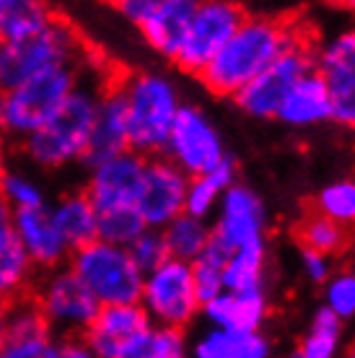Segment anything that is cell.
<instances>
[{"instance_id":"1","label":"cell","mask_w":355,"mask_h":358,"mask_svg":"<svg viewBox=\"0 0 355 358\" xmlns=\"http://www.w3.org/2000/svg\"><path fill=\"white\" fill-rule=\"evenodd\" d=\"M298 39H303V31L294 29L288 21L244 16L239 29L226 39V45L213 55V60L205 65L197 78L213 96L231 99L244 83L252 81Z\"/></svg>"},{"instance_id":"2","label":"cell","mask_w":355,"mask_h":358,"mask_svg":"<svg viewBox=\"0 0 355 358\" xmlns=\"http://www.w3.org/2000/svg\"><path fill=\"white\" fill-rule=\"evenodd\" d=\"M99 91L80 81L57 112L42 127L27 135L24 153L36 169L60 171L86 159L91 127L96 117Z\"/></svg>"},{"instance_id":"3","label":"cell","mask_w":355,"mask_h":358,"mask_svg":"<svg viewBox=\"0 0 355 358\" xmlns=\"http://www.w3.org/2000/svg\"><path fill=\"white\" fill-rule=\"evenodd\" d=\"M127 109V141L143 156L164 153L171 122L182 107L177 81L159 71L133 73L119 83Z\"/></svg>"},{"instance_id":"4","label":"cell","mask_w":355,"mask_h":358,"mask_svg":"<svg viewBox=\"0 0 355 358\" xmlns=\"http://www.w3.org/2000/svg\"><path fill=\"white\" fill-rule=\"evenodd\" d=\"M80 83L78 63L57 65L42 71L0 91V125L3 133L24 141L36 127H42L57 109L65 104L73 89Z\"/></svg>"},{"instance_id":"5","label":"cell","mask_w":355,"mask_h":358,"mask_svg":"<svg viewBox=\"0 0 355 358\" xmlns=\"http://www.w3.org/2000/svg\"><path fill=\"white\" fill-rule=\"evenodd\" d=\"M68 268L83 280V286L104 304H130L140 299L143 270L135 265L124 244L94 239L75 247L68 257Z\"/></svg>"},{"instance_id":"6","label":"cell","mask_w":355,"mask_h":358,"mask_svg":"<svg viewBox=\"0 0 355 358\" xmlns=\"http://www.w3.org/2000/svg\"><path fill=\"white\" fill-rule=\"evenodd\" d=\"M80 60V39L71 27L50 21L18 39L0 42V91L27 81L31 76L57 65H71Z\"/></svg>"},{"instance_id":"7","label":"cell","mask_w":355,"mask_h":358,"mask_svg":"<svg viewBox=\"0 0 355 358\" xmlns=\"http://www.w3.org/2000/svg\"><path fill=\"white\" fill-rule=\"evenodd\" d=\"M138 304L145 309L153 324H171L187 330L200 317V299L195 291L192 262L166 257L153 270L143 273Z\"/></svg>"},{"instance_id":"8","label":"cell","mask_w":355,"mask_h":358,"mask_svg":"<svg viewBox=\"0 0 355 358\" xmlns=\"http://www.w3.org/2000/svg\"><path fill=\"white\" fill-rule=\"evenodd\" d=\"M309 71H314V52L309 50V39L303 36L244 83L231 96L233 104L252 120H275L283 96Z\"/></svg>"},{"instance_id":"9","label":"cell","mask_w":355,"mask_h":358,"mask_svg":"<svg viewBox=\"0 0 355 358\" xmlns=\"http://www.w3.org/2000/svg\"><path fill=\"white\" fill-rule=\"evenodd\" d=\"M153 322L138 301L99 306L86 332L80 335L91 356L145 358Z\"/></svg>"},{"instance_id":"10","label":"cell","mask_w":355,"mask_h":358,"mask_svg":"<svg viewBox=\"0 0 355 358\" xmlns=\"http://www.w3.org/2000/svg\"><path fill=\"white\" fill-rule=\"evenodd\" d=\"M244 16L247 13L236 0H200L171 63L182 73L200 76L226 39L239 29Z\"/></svg>"},{"instance_id":"11","label":"cell","mask_w":355,"mask_h":358,"mask_svg":"<svg viewBox=\"0 0 355 358\" xmlns=\"http://www.w3.org/2000/svg\"><path fill=\"white\" fill-rule=\"evenodd\" d=\"M34 304L62 338H80L101 306L68 265L47 270L36 288Z\"/></svg>"},{"instance_id":"12","label":"cell","mask_w":355,"mask_h":358,"mask_svg":"<svg viewBox=\"0 0 355 358\" xmlns=\"http://www.w3.org/2000/svg\"><path fill=\"white\" fill-rule=\"evenodd\" d=\"M226 153H229L226 141L213 120L208 117V112L197 104L182 101L171 122L164 156L171 159L189 177H195V174H205L208 169H213Z\"/></svg>"},{"instance_id":"13","label":"cell","mask_w":355,"mask_h":358,"mask_svg":"<svg viewBox=\"0 0 355 358\" xmlns=\"http://www.w3.org/2000/svg\"><path fill=\"white\" fill-rule=\"evenodd\" d=\"M143 169H145V156L133 148H124L115 156L91 164L83 192L94 203L96 213L138 208Z\"/></svg>"},{"instance_id":"14","label":"cell","mask_w":355,"mask_h":358,"mask_svg":"<svg viewBox=\"0 0 355 358\" xmlns=\"http://www.w3.org/2000/svg\"><path fill=\"white\" fill-rule=\"evenodd\" d=\"M187 182L189 174L179 169L164 153L145 156L140 195H138V213L143 224L164 229L171 218H177L184 210Z\"/></svg>"},{"instance_id":"15","label":"cell","mask_w":355,"mask_h":358,"mask_svg":"<svg viewBox=\"0 0 355 358\" xmlns=\"http://www.w3.org/2000/svg\"><path fill=\"white\" fill-rule=\"evenodd\" d=\"M213 215V234L231 250L241 247V244L265 239L267 226H270V213H267L262 195L239 179L221 195Z\"/></svg>"},{"instance_id":"16","label":"cell","mask_w":355,"mask_h":358,"mask_svg":"<svg viewBox=\"0 0 355 358\" xmlns=\"http://www.w3.org/2000/svg\"><path fill=\"white\" fill-rule=\"evenodd\" d=\"M62 335L52 330L34 301L8 304L3 358H62Z\"/></svg>"},{"instance_id":"17","label":"cell","mask_w":355,"mask_h":358,"mask_svg":"<svg viewBox=\"0 0 355 358\" xmlns=\"http://www.w3.org/2000/svg\"><path fill=\"white\" fill-rule=\"evenodd\" d=\"M13 234L27 252V257L31 260L34 270H52L68 265L73 250L68 239L62 236L50 206L13 210Z\"/></svg>"},{"instance_id":"18","label":"cell","mask_w":355,"mask_h":358,"mask_svg":"<svg viewBox=\"0 0 355 358\" xmlns=\"http://www.w3.org/2000/svg\"><path fill=\"white\" fill-rule=\"evenodd\" d=\"M197 6L200 0H148V8L135 29L153 52L174 60Z\"/></svg>"},{"instance_id":"19","label":"cell","mask_w":355,"mask_h":358,"mask_svg":"<svg viewBox=\"0 0 355 358\" xmlns=\"http://www.w3.org/2000/svg\"><path fill=\"white\" fill-rule=\"evenodd\" d=\"M200 314L205 317V322L215 327L262 330L270 320V299L265 286L241 288V291L223 288L221 294L200 306Z\"/></svg>"},{"instance_id":"20","label":"cell","mask_w":355,"mask_h":358,"mask_svg":"<svg viewBox=\"0 0 355 358\" xmlns=\"http://www.w3.org/2000/svg\"><path fill=\"white\" fill-rule=\"evenodd\" d=\"M277 122L294 127V130H306V127L324 125L332 120V107H329V89L327 81L317 68L301 76L291 86V91L283 96L275 115Z\"/></svg>"},{"instance_id":"21","label":"cell","mask_w":355,"mask_h":358,"mask_svg":"<svg viewBox=\"0 0 355 358\" xmlns=\"http://www.w3.org/2000/svg\"><path fill=\"white\" fill-rule=\"evenodd\" d=\"M130 148L127 141V109H124V96L119 86H109V89L99 91L96 117H94V127H91V141L86 148V159L83 164H96L107 156Z\"/></svg>"},{"instance_id":"22","label":"cell","mask_w":355,"mask_h":358,"mask_svg":"<svg viewBox=\"0 0 355 358\" xmlns=\"http://www.w3.org/2000/svg\"><path fill=\"white\" fill-rule=\"evenodd\" d=\"M189 353L197 358H267L273 353V343L262 330H233L215 327L197 335Z\"/></svg>"},{"instance_id":"23","label":"cell","mask_w":355,"mask_h":358,"mask_svg":"<svg viewBox=\"0 0 355 358\" xmlns=\"http://www.w3.org/2000/svg\"><path fill=\"white\" fill-rule=\"evenodd\" d=\"M236 179H239L236 159L226 153L213 169L189 177L184 195V210L192 215H200V218H210L215 213V208H218L221 195L231 187Z\"/></svg>"},{"instance_id":"24","label":"cell","mask_w":355,"mask_h":358,"mask_svg":"<svg viewBox=\"0 0 355 358\" xmlns=\"http://www.w3.org/2000/svg\"><path fill=\"white\" fill-rule=\"evenodd\" d=\"M50 208L71 250L99 239V213L83 189L65 192L55 203H50Z\"/></svg>"},{"instance_id":"25","label":"cell","mask_w":355,"mask_h":358,"mask_svg":"<svg viewBox=\"0 0 355 358\" xmlns=\"http://www.w3.org/2000/svg\"><path fill=\"white\" fill-rule=\"evenodd\" d=\"M267 278V244L265 239L233 247L229 260L223 265V288L241 291V288L265 286Z\"/></svg>"},{"instance_id":"26","label":"cell","mask_w":355,"mask_h":358,"mask_svg":"<svg viewBox=\"0 0 355 358\" xmlns=\"http://www.w3.org/2000/svg\"><path fill=\"white\" fill-rule=\"evenodd\" d=\"M164 231V239H166V250H169V257H177V260L184 262H195L200 255H203L205 244L213 234V226L208 224V218H200V215H192L182 210L177 218H171L169 224L161 229Z\"/></svg>"},{"instance_id":"27","label":"cell","mask_w":355,"mask_h":358,"mask_svg":"<svg viewBox=\"0 0 355 358\" xmlns=\"http://www.w3.org/2000/svg\"><path fill=\"white\" fill-rule=\"evenodd\" d=\"M342 332L345 322L338 314L321 304L311 314L309 330L303 332L296 356L298 358H335L342 350Z\"/></svg>"},{"instance_id":"28","label":"cell","mask_w":355,"mask_h":358,"mask_svg":"<svg viewBox=\"0 0 355 358\" xmlns=\"http://www.w3.org/2000/svg\"><path fill=\"white\" fill-rule=\"evenodd\" d=\"M47 0H0V39H18L52 21Z\"/></svg>"},{"instance_id":"29","label":"cell","mask_w":355,"mask_h":358,"mask_svg":"<svg viewBox=\"0 0 355 358\" xmlns=\"http://www.w3.org/2000/svg\"><path fill=\"white\" fill-rule=\"evenodd\" d=\"M34 265L27 257L24 247L18 244L16 234H8L0 239V299L3 301H13L27 291L29 280H31Z\"/></svg>"},{"instance_id":"30","label":"cell","mask_w":355,"mask_h":358,"mask_svg":"<svg viewBox=\"0 0 355 358\" xmlns=\"http://www.w3.org/2000/svg\"><path fill=\"white\" fill-rule=\"evenodd\" d=\"M296 236H298L301 247L324 252V255H338V252L345 250V244H347L345 226H340L338 221L327 218V215L319 213V210L303 215L301 221H298Z\"/></svg>"},{"instance_id":"31","label":"cell","mask_w":355,"mask_h":358,"mask_svg":"<svg viewBox=\"0 0 355 358\" xmlns=\"http://www.w3.org/2000/svg\"><path fill=\"white\" fill-rule=\"evenodd\" d=\"M314 210L338 221L340 226H355V179L342 177L329 182L314 197Z\"/></svg>"},{"instance_id":"32","label":"cell","mask_w":355,"mask_h":358,"mask_svg":"<svg viewBox=\"0 0 355 358\" xmlns=\"http://www.w3.org/2000/svg\"><path fill=\"white\" fill-rule=\"evenodd\" d=\"M0 195L6 197L13 210H29V208L50 206L45 185L24 169H8L0 182Z\"/></svg>"},{"instance_id":"33","label":"cell","mask_w":355,"mask_h":358,"mask_svg":"<svg viewBox=\"0 0 355 358\" xmlns=\"http://www.w3.org/2000/svg\"><path fill=\"white\" fill-rule=\"evenodd\" d=\"M324 81H327L329 107H332L329 122L355 130V71L324 73Z\"/></svg>"},{"instance_id":"34","label":"cell","mask_w":355,"mask_h":358,"mask_svg":"<svg viewBox=\"0 0 355 358\" xmlns=\"http://www.w3.org/2000/svg\"><path fill=\"white\" fill-rule=\"evenodd\" d=\"M314 68L324 73L355 71V29H345L324 42L319 55L314 57Z\"/></svg>"},{"instance_id":"35","label":"cell","mask_w":355,"mask_h":358,"mask_svg":"<svg viewBox=\"0 0 355 358\" xmlns=\"http://www.w3.org/2000/svg\"><path fill=\"white\" fill-rule=\"evenodd\" d=\"M143 229H145V224H143L138 208H119V210L99 213V239L127 247Z\"/></svg>"},{"instance_id":"36","label":"cell","mask_w":355,"mask_h":358,"mask_svg":"<svg viewBox=\"0 0 355 358\" xmlns=\"http://www.w3.org/2000/svg\"><path fill=\"white\" fill-rule=\"evenodd\" d=\"M321 286H324V306L338 314L342 322L355 320V270H338Z\"/></svg>"},{"instance_id":"37","label":"cell","mask_w":355,"mask_h":358,"mask_svg":"<svg viewBox=\"0 0 355 358\" xmlns=\"http://www.w3.org/2000/svg\"><path fill=\"white\" fill-rule=\"evenodd\" d=\"M127 250H130L135 265H138L143 273L153 270L156 265H161V262L169 257L164 231H161V229H153V226H145L133 242L127 244Z\"/></svg>"},{"instance_id":"38","label":"cell","mask_w":355,"mask_h":358,"mask_svg":"<svg viewBox=\"0 0 355 358\" xmlns=\"http://www.w3.org/2000/svg\"><path fill=\"white\" fill-rule=\"evenodd\" d=\"M189 353V343L182 327L171 324H153L145 358H182Z\"/></svg>"},{"instance_id":"39","label":"cell","mask_w":355,"mask_h":358,"mask_svg":"<svg viewBox=\"0 0 355 358\" xmlns=\"http://www.w3.org/2000/svg\"><path fill=\"white\" fill-rule=\"evenodd\" d=\"M298 262H301V273H303V278H306L309 283H317V286H321V283L332 275V255H324V252L301 247Z\"/></svg>"},{"instance_id":"40","label":"cell","mask_w":355,"mask_h":358,"mask_svg":"<svg viewBox=\"0 0 355 358\" xmlns=\"http://www.w3.org/2000/svg\"><path fill=\"white\" fill-rule=\"evenodd\" d=\"M13 234V208L6 203V197L0 195V239Z\"/></svg>"},{"instance_id":"41","label":"cell","mask_w":355,"mask_h":358,"mask_svg":"<svg viewBox=\"0 0 355 358\" xmlns=\"http://www.w3.org/2000/svg\"><path fill=\"white\" fill-rule=\"evenodd\" d=\"M6 317H8V301L0 299V356H3V330H6Z\"/></svg>"},{"instance_id":"42","label":"cell","mask_w":355,"mask_h":358,"mask_svg":"<svg viewBox=\"0 0 355 358\" xmlns=\"http://www.w3.org/2000/svg\"><path fill=\"white\" fill-rule=\"evenodd\" d=\"M338 8H342V10H347V13H353L355 16V0H332Z\"/></svg>"},{"instance_id":"43","label":"cell","mask_w":355,"mask_h":358,"mask_svg":"<svg viewBox=\"0 0 355 358\" xmlns=\"http://www.w3.org/2000/svg\"><path fill=\"white\" fill-rule=\"evenodd\" d=\"M6 171H8V162H6V153H3V143H0V182L6 177Z\"/></svg>"},{"instance_id":"44","label":"cell","mask_w":355,"mask_h":358,"mask_svg":"<svg viewBox=\"0 0 355 358\" xmlns=\"http://www.w3.org/2000/svg\"><path fill=\"white\" fill-rule=\"evenodd\" d=\"M347 356H353V358H355V343L350 345V350H347Z\"/></svg>"},{"instance_id":"45","label":"cell","mask_w":355,"mask_h":358,"mask_svg":"<svg viewBox=\"0 0 355 358\" xmlns=\"http://www.w3.org/2000/svg\"><path fill=\"white\" fill-rule=\"evenodd\" d=\"M3 138H6V133H3V125H0V143H3Z\"/></svg>"},{"instance_id":"46","label":"cell","mask_w":355,"mask_h":358,"mask_svg":"<svg viewBox=\"0 0 355 358\" xmlns=\"http://www.w3.org/2000/svg\"><path fill=\"white\" fill-rule=\"evenodd\" d=\"M109 3H112V6H117V3H119V0H109Z\"/></svg>"},{"instance_id":"47","label":"cell","mask_w":355,"mask_h":358,"mask_svg":"<svg viewBox=\"0 0 355 358\" xmlns=\"http://www.w3.org/2000/svg\"><path fill=\"white\" fill-rule=\"evenodd\" d=\"M0 42H3V39H0Z\"/></svg>"}]
</instances>
